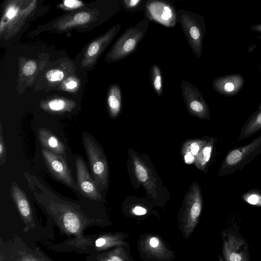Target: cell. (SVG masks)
Segmentation results:
<instances>
[{
  "label": "cell",
  "instance_id": "cell-1",
  "mask_svg": "<svg viewBox=\"0 0 261 261\" xmlns=\"http://www.w3.org/2000/svg\"><path fill=\"white\" fill-rule=\"evenodd\" d=\"M82 136L91 175L101 193L107 188L109 182V168L106 156L101 146L92 135L84 132Z\"/></svg>",
  "mask_w": 261,
  "mask_h": 261
},
{
  "label": "cell",
  "instance_id": "cell-2",
  "mask_svg": "<svg viewBox=\"0 0 261 261\" xmlns=\"http://www.w3.org/2000/svg\"><path fill=\"white\" fill-rule=\"evenodd\" d=\"M149 19L146 16L134 27H128L117 40L107 55L109 62L120 61L134 53L145 37Z\"/></svg>",
  "mask_w": 261,
  "mask_h": 261
},
{
  "label": "cell",
  "instance_id": "cell-3",
  "mask_svg": "<svg viewBox=\"0 0 261 261\" xmlns=\"http://www.w3.org/2000/svg\"><path fill=\"white\" fill-rule=\"evenodd\" d=\"M260 153L261 135L246 145L229 150L221 164L218 176H226L243 170Z\"/></svg>",
  "mask_w": 261,
  "mask_h": 261
},
{
  "label": "cell",
  "instance_id": "cell-4",
  "mask_svg": "<svg viewBox=\"0 0 261 261\" xmlns=\"http://www.w3.org/2000/svg\"><path fill=\"white\" fill-rule=\"evenodd\" d=\"M176 18L193 52L200 58L203 37L200 16L195 13L179 9L177 12Z\"/></svg>",
  "mask_w": 261,
  "mask_h": 261
},
{
  "label": "cell",
  "instance_id": "cell-5",
  "mask_svg": "<svg viewBox=\"0 0 261 261\" xmlns=\"http://www.w3.org/2000/svg\"><path fill=\"white\" fill-rule=\"evenodd\" d=\"M202 198L200 188L193 183L186 197L185 210L182 215V230L186 238L193 232L201 213Z\"/></svg>",
  "mask_w": 261,
  "mask_h": 261
},
{
  "label": "cell",
  "instance_id": "cell-6",
  "mask_svg": "<svg viewBox=\"0 0 261 261\" xmlns=\"http://www.w3.org/2000/svg\"><path fill=\"white\" fill-rule=\"evenodd\" d=\"M44 163L52 176L81 196L76 181L74 180L67 161L62 157L42 147Z\"/></svg>",
  "mask_w": 261,
  "mask_h": 261
},
{
  "label": "cell",
  "instance_id": "cell-7",
  "mask_svg": "<svg viewBox=\"0 0 261 261\" xmlns=\"http://www.w3.org/2000/svg\"><path fill=\"white\" fill-rule=\"evenodd\" d=\"M74 158L76 169V182L81 196L94 201H102L101 193L90 173L85 160L82 156L77 154H74Z\"/></svg>",
  "mask_w": 261,
  "mask_h": 261
},
{
  "label": "cell",
  "instance_id": "cell-8",
  "mask_svg": "<svg viewBox=\"0 0 261 261\" xmlns=\"http://www.w3.org/2000/svg\"><path fill=\"white\" fill-rule=\"evenodd\" d=\"M146 16L164 27H174L177 22V12L174 7L161 1H147L146 4Z\"/></svg>",
  "mask_w": 261,
  "mask_h": 261
},
{
  "label": "cell",
  "instance_id": "cell-9",
  "mask_svg": "<svg viewBox=\"0 0 261 261\" xmlns=\"http://www.w3.org/2000/svg\"><path fill=\"white\" fill-rule=\"evenodd\" d=\"M180 88L186 106L190 114L200 119H205L208 110L200 92L189 82L182 80Z\"/></svg>",
  "mask_w": 261,
  "mask_h": 261
},
{
  "label": "cell",
  "instance_id": "cell-10",
  "mask_svg": "<svg viewBox=\"0 0 261 261\" xmlns=\"http://www.w3.org/2000/svg\"><path fill=\"white\" fill-rule=\"evenodd\" d=\"M245 241L233 234H229L224 239L223 254L226 261H248L246 252L241 250Z\"/></svg>",
  "mask_w": 261,
  "mask_h": 261
},
{
  "label": "cell",
  "instance_id": "cell-11",
  "mask_svg": "<svg viewBox=\"0 0 261 261\" xmlns=\"http://www.w3.org/2000/svg\"><path fill=\"white\" fill-rule=\"evenodd\" d=\"M38 138L42 148L63 158L67 161L65 145L53 133L46 128H40L38 130Z\"/></svg>",
  "mask_w": 261,
  "mask_h": 261
},
{
  "label": "cell",
  "instance_id": "cell-12",
  "mask_svg": "<svg viewBox=\"0 0 261 261\" xmlns=\"http://www.w3.org/2000/svg\"><path fill=\"white\" fill-rule=\"evenodd\" d=\"M141 248L147 255L160 260L168 258L172 254L162 241L154 236H146L141 242Z\"/></svg>",
  "mask_w": 261,
  "mask_h": 261
},
{
  "label": "cell",
  "instance_id": "cell-13",
  "mask_svg": "<svg viewBox=\"0 0 261 261\" xmlns=\"http://www.w3.org/2000/svg\"><path fill=\"white\" fill-rule=\"evenodd\" d=\"M10 193L22 217L25 220L31 221L33 219V212L29 199L25 192L15 181L11 184Z\"/></svg>",
  "mask_w": 261,
  "mask_h": 261
},
{
  "label": "cell",
  "instance_id": "cell-14",
  "mask_svg": "<svg viewBox=\"0 0 261 261\" xmlns=\"http://www.w3.org/2000/svg\"><path fill=\"white\" fill-rule=\"evenodd\" d=\"M134 171L138 180L152 196L155 195V184L148 166L135 154L132 155Z\"/></svg>",
  "mask_w": 261,
  "mask_h": 261
},
{
  "label": "cell",
  "instance_id": "cell-15",
  "mask_svg": "<svg viewBox=\"0 0 261 261\" xmlns=\"http://www.w3.org/2000/svg\"><path fill=\"white\" fill-rule=\"evenodd\" d=\"M120 28V24H116L111 28L104 35L92 42L87 48L86 57L89 60H94L97 57L102 50L112 41Z\"/></svg>",
  "mask_w": 261,
  "mask_h": 261
},
{
  "label": "cell",
  "instance_id": "cell-16",
  "mask_svg": "<svg viewBox=\"0 0 261 261\" xmlns=\"http://www.w3.org/2000/svg\"><path fill=\"white\" fill-rule=\"evenodd\" d=\"M122 95L118 84H114L110 87L107 96L109 112L112 118L117 117L120 113L122 107Z\"/></svg>",
  "mask_w": 261,
  "mask_h": 261
},
{
  "label": "cell",
  "instance_id": "cell-17",
  "mask_svg": "<svg viewBox=\"0 0 261 261\" xmlns=\"http://www.w3.org/2000/svg\"><path fill=\"white\" fill-rule=\"evenodd\" d=\"M216 139L210 138L207 142L201 148L195 157V165L200 170L205 171L212 158Z\"/></svg>",
  "mask_w": 261,
  "mask_h": 261
},
{
  "label": "cell",
  "instance_id": "cell-18",
  "mask_svg": "<svg viewBox=\"0 0 261 261\" xmlns=\"http://www.w3.org/2000/svg\"><path fill=\"white\" fill-rule=\"evenodd\" d=\"M149 77L152 87L158 96L163 94V81L162 72L158 65L151 66L149 71Z\"/></svg>",
  "mask_w": 261,
  "mask_h": 261
},
{
  "label": "cell",
  "instance_id": "cell-19",
  "mask_svg": "<svg viewBox=\"0 0 261 261\" xmlns=\"http://www.w3.org/2000/svg\"><path fill=\"white\" fill-rule=\"evenodd\" d=\"M79 213H69L61 218L64 226L72 233L76 232L80 226V219Z\"/></svg>",
  "mask_w": 261,
  "mask_h": 261
},
{
  "label": "cell",
  "instance_id": "cell-20",
  "mask_svg": "<svg viewBox=\"0 0 261 261\" xmlns=\"http://www.w3.org/2000/svg\"><path fill=\"white\" fill-rule=\"evenodd\" d=\"M125 242L121 236H112L100 238L95 241V246L97 247L112 246L115 245H124Z\"/></svg>",
  "mask_w": 261,
  "mask_h": 261
},
{
  "label": "cell",
  "instance_id": "cell-21",
  "mask_svg": "<svg viewBox=\"0 0 261 261\" xmlns=\"http://www.w3.org/2000/svg\"><path fill=\"white\" fill-rule=\"evenodd\" d=\"M209 139L188 141L184 145L182 150L190 151L194 156H196L201 148L207 142Z\"/></svg>",
  "mask_w": 261,
  "mask_h": 261
},
{
  "label": "cell",
  "instance_id": "cell-22",
  "mask_svg": "<svg viewBox=\"0 0 261 261\" xmlns=\"http://www.w3.org/2000/svg\"><path fill=\"white\" fill-rule=\"evenodd\" d=\"M242 199L249 204L261 206V191L258 190H252L244 193Z\"/></svg>",
  "mask_w": 261,
  "mask_h": 261
},
{
  "label": "cell",
  "instance_id": "cell-23",
  "mask_svg": "<svg viewBox=\"0 0 261 261\" xmlns=\"http://www.w3.org/2000/svg\"><path fill=\"white\" fill-rule=\"evenodd\" d=\"M91 19V15L89 13L82 12L76 13L69 22L64 25L65 27H70L75 24H84L88 23Z\"/></svg>",
  "mask_w": 261,
  "mask_h": 261
},
{
  "label": "cell",
  "instance_id": "cell-24",
  "mask_svg": "<svg viewBox=\"0 0 261 261\" xmlns=\"http://www.w3.org/2000/svg\"><path fill=\"white\" fill-rule=\"evenodd\" d=\"M147 2L144 0H123L122 2L127 11L135 12L145 7Z\"/></svg>",
  "mask_w": 261,
  "mask_h": 261
},
{
  "label": "cell",
  "instance_id": "cell-25",
  "mask_svg": "<svg viewBox=\"0 0 261 261\" xmlns=\"http://www.w3.org/2000/svg\"><path fill=\"white\" fill-rule=\"evenodd\" d=\"M48 108L52 111L60 112L66 109V104L64 100L55 99L49 101Z\"/></svg>",
  "mask_w": 261,
  "mask_h": 261
},
{
  "label": "cell",
  "instance_id": "cell-26",
  "mask_svg": "<svg viewBox=\"0 0 261 261\" xmlns=\"http://www.w3.org/2000/svg\"><path fill=\"white\" fill-rule=\"evenodd\" d=\"M7 153L4 139L3 137L2 124L0 125V165L3 166L6 162Z\"/></svg>",
  "mask_w": 261,
  "mask_h": 261
},
{
  "label": "cell",
  "instance_id": "cell-27",
  "mask_svg": "<svg viewBox=\"0 0 261 261\" xmlns=\"http://www.w3.org/2000/svg\"><path fill=\"white\" fill-rule=\"evenodd\" d=\"M63 77V72L59 69H51L46 73V78L50 82L60 81Z\"/></svg>",
  "mask_w": 261,
  "mask_h": 261
},
{
  "label": "cell",
  "instance_id": "cell-28",
  "mask_svg": "<svg viewBox=\"0 0 261 261\" xmlns=\"http://www.w3.org/2000/svg\"><path fill=\"white\" fill-rule=\"evenodd\" d=\"M37 68V65L33 61H28L23 66V72L26 76H30L34 73Z\"/></svg>",
  "mask_w": 261,
  "mask_h": 261
},
{
  "label": "cell",
  "instance_id": "cell-29",
  "mask_svg": "<svg viewBox=\"0 0 261 261\" xmlns=\"http://www.w3.org/2000/svg\"><path fill=\"white\" fill-rule=\"evenodd\" d=\"M121 248H118L114 250L110 254L109 258L113 261H127V258L124 256V253Z\"/></svg>",
  "mask_w": 261,
  "mask_h": 261
},
{
  "label": "cell",
  "instance_id": "cell-30",
  "mask_svg": "<svg viewBox=\"0 0 261 261\" xmlns=\"http://www.w3.org/2000/svg\"><path fill=\"white\" fill-rule=\"evenodd\" d=\"M83 3L76 0H66L64 1V5L70 9L77 8L81 7Z\"/></svg>",
  "mask_w": 261,
  "mask_h": 261
},
{
  "label": "cell",
  "instance_id": "cell-31",
  "mask_svg": "<svg viewBox=\"0 0 261 261\" xmlns=\"http://www.w3.org/2000/svg\"><path fill=\"white\" fill-rule=\"evenodd\" d=\"M184 160L186 163L191 164L195 162V156H194L190 151L182 150Z\"/></svg>",
  "mask_w": 261,
  "mask_h": 261
},
{
  "label": "cell",
  "instance_id": "cell-32",
  "mask_svg": "<svg viewBox=\"0 0 261 261\" xmlns=\"http://www.w3.org/2000/svg\"><path fill=\"white\" fill-rule=\"evenodd\" d=\"M17 9L14 7L12 6L10 7L6 13V16L9 19L14 18L17 15Z\"/></svg>",
  "mask_w": 261,
  "mask_h": 261
},
{
  "label": "cell",
  "instance_id": "cell-33",
  "mask_svg": "<svg viewBox=\"0 0 261 261\" xmlns=\"http://www.w3.org/2000/svg\"><path fill=\"white\" fill-rule=\"evenodd\" d=\"M147 210L141 206H136L132 210V213L137 216H142L147 213Z\"/></svg>",
  "mask_w": 261,
  "mask_h": 261
},
{
  "label": "cell",
  "instance_id": "cell-34",
  "mask_svg": "<svg viewBox=\"0 0 261 261\" xmlns=\"http://www.w3.org/2000/svg\"><path fill=\"white\" fill-rule=\"evenodd\" d=\"M234 86L231 83H227L224 86V89L226 91L230 92L233 90Z\"/></svg>",
  "mask_w": 261,
  "mask_h": 261
},
{
  "label": "cell",
  "instance_id": "cell-35",
  "mask_svg": "<svg viewBox=\"0 0 261 261\" xmlns=\"http://www.w3.org/2000/svg\"><path fill=\"white\" fill-rule=\"evenodd\" d=\"M66 87L68 89H73L76 87L77 83L76 82L71 81L66 84Z\"/></svg>",
  "mask_w": 261,
  "mask_h": 261
},
{
  "label": "cell",
  "instance_id": "cell-36",
  "mask_svg": "<svg viewBox=\"0 0 261 261\" xmlns=\"http://www.w3.org/2000/svg\"><path fill=\"white\" fill-rule=\"evenodd\" d=\"M219 261H224L221 257V256H219Z\"/></svg>",
  "mask_w": 261,
  "mask_h": 261
},
{
  "label": "cell",
  "instance_id": "cell-37",
  "mask_svg": "<svg viewBox=\"0 0 261 261\" xmlns=\"http://www.w3.org/2000/svg\"><path fill=\"white\" fill-rule=\"evenodd\" d=\"M25 261H35V260L29 259V260H25Z\"/></svg>",
  "mask_w": 261,
  "mask_h": 261
}]
</instances>
